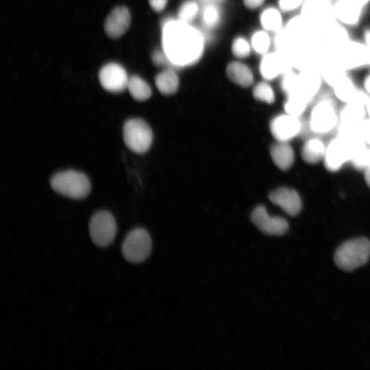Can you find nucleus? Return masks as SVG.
Returning a JSON list of instances; mask_svg holds the SVG:
<instances>
[{
    "label": "nucleus",
    "instance_id": "f257e3e1",
    "mask_svg": "<svg viewBox=\"0 0 370 370\" xmlns=\"http://www.w3.org/2000/svg\"><path fill=\"white\" fill-rule=\"evenodd\" d=\"M162 45L169 61L177 65L196 62L203 50L200 34L180 21H171L164 25Z\"/></svg>",
    "mask_w": 370,
    "mask_h": 370
},
{
    "label": "nucleus",
    "instance_id": "1a4fd4ad",
    "mask_svg": "<svg viewBox=\"0 0 370 370\" xmlns=\"http://www.w3.org/2000/svg\"><path fill=\"white\" fill-rule=\"evenodd\" d=\"M336 121V112L332 103L328 99H322L312 110L310 126L315 133L325 134L334 128Z\"/></svg>",
    "mask_w": 370,
    "mask_h": 370
},
{
    "label": "nucleus",
    "instance_id": "a878e982",
    "mask_svg": "<svg viewBox=\"0 0 370 370\" xmlns=\"http://www.w3.org/2000/svg\"><path fill=\"white\" fill-rule=\"evenodd\" d=\"M327 41L337 50L349 42L345 29L335 23L323 32Z\"/></svg>",
    "mask_w": 370,
    "mask_h": 370
},
{
    "label": "nucleus",
    "instance_id": "f03ea898",
    "mask_svg": "<svg viewBox=\"0 0 370 370\" xmlns=\"http://www.w3.org/2000/svg\"><path fill=\"white\" fill-rule=\"evenodd\" d=\"M370 258V241L355 238L342 243L334 253V262L343 271H351L365 264Z\"/></svg>",
    "mask_w": 370,
    "mask_h": 370
},
{
    "label": "nucleus",
    "instance_id": "9b49d317",
    "mask_svg": "<svg viewBox=\"0 0 370 370\" xmlns=\"http://www.w3.org/2000/svg\"><path fill=\"white\" fill-rule=\"evenodd\" d=\"M99 82L102 87L110 92H121L127 88L129 77L124 68L116 63H109L99 71Z\"/></svg>",
    "mask_w": 370,
    "mask_h": 370
},
{
    "label": "nucleus",
    "instance_id": "2f4dec72",
    "mask_svg": "<svg viewBox=\"0 0 370 370\" xmlns=\"http://www.w3.org/2000/svg\"><path fill=\"white\" fill-rule=\"evenodd\" d=\"M251 43L254 49L260 53L267 51L270 45V39L264 32H258L252 37Z\"/></svg>",
    "mask_w": 370,
    "mask_h": 370
},
{
    "label": "nucleus",
    "instance_id": "6e6552de",
    "mask_svg": "<svg viewBox=\"0 0 370 370\" xmlns=\"http://www.w3.org/2000/svg\"><path fill=\"white\" fill-rule=\"evenodd\" d=\"M336 58L345 69L370 64V48L356 42H348L337 50Z\"/></svg>",
    "mask_w": 370,
    "mask_h": 370
},
{
    "label": "nucleus",
    "instance_id": "c85d7f7f",
    "mask_svg": "<svg viewBox=\"0 0 370 370\" xmlns=\"http://www.w3.org/2000/svg\"><path fill=\"white\" fill-rule=\"evenodd\" d=\"M198 6L194 1H188L183 3L179 10V21L185 23L190 22L195 17Z\"/></svg>",
    "mask_w": 370,
    "mask_h": 370
},
{
    "label": "nucleus",
    "instance_id": "20e7f679",
    "mask_svg": "<svg viewBox=\"0 0 370 370\" xmlns=\"http://www.w3.org/2000/svg\"><path fill=\"white\" fill-rule=\"evenodd\" d=\"M151 245L149 233L143 228H135L125 236L121 247L122 254L131 263H140L149 257Z\"/></svg>",
    "mask_w": 370,
    "mask_h": 370
},
{
    "label": "nucleus",
    "instance_id": "9d476101",
    "mask_svg": "<svg viewBox=\"0 0 370 370\" xmlns=\"http://www.w3.org/2000/svg\"><path fill=\"white\" fill-rule=\"evenodd\" d=\"M251 219L262 233L268 235L282 236L288 230L285 219L270 216L264 206H258L253 210Z\"/></svg>",
    "mask_w": 370,
    "mask_h": 370
},
{
    "label": "nucleus",
    "instance_id": "6ab92c4d",
    "mask_svg": "<svg viewBox=\"0 0 370 370\" xmlns=\"http://www.w3.org/2000/svg\"><path fill=\"white\" fill-rule=\"evenodd\" d=\"M366 112L365 106L353 101L347 103L340 114L341 125L360 127Z\"/></svg>",
    "mask_w": 370,
    "mask_h": 370
},
{
    "label": "nucleus",
    "instance_id": "7c9ffc66",
    "mask_svg": "<svg viewBox=\"0 0 370 370\" xmlns=\"http://www.w3.org/2000/svg\"><path fill=\"white\" fill-rule=\"evenodd\" d=\"M282 88L287 95L297 91L298 75L291 70L283 73Z\"/></svg>",
    "mask_w": 370,
    "mask_h": 370
},
{
    "label": "nucleus",
    "instance_id": "72a5a7b5",
    "mask_svg": "<svg viewBox=\"0 0 370 370\" xmlns=\"http://www.w3.org/2000/svg\"><path fill=\"white\" fill-rule=\"evenodd\" d=\"M202 16L204 22L209 26L216 25L219 20L218 10L214 5H208L204 8Z\"/></svg>",
    "mask_w": 370,
    "mask_h": 370
},
{
    "label": "nucleus",
    "instance_id": "79ce46f5",
    "mask_svg": "<svg viewBox=\"0 0 370 370\" xmlns=\"http://www.w3.org/2000/svg\"><path fill=\"white\" fill-rule=\"evenodd\" d=\"M365 45L370 48V30H367L365 34Z\"/></svg>",
    "mask_w": 370,
    "mask_h": 370
},
{
    "label": "nucleus",
    "instance_id": "0eeeda50",
    "mask_svg": "<svg viewBox=\"0 0 370 370\" xmlns=\"http://www.w3.org/2000/svg\"><path fill=\"white\" fill-rule=\"evenodd\" d=\"M89 232L92 241L97 247L110 245L116 234V223L112 214L104 210L96 212L90 221Z\"/></svg>",
    "mask_w": 370,
    "mask_h": 370
},
{
    "label": "nucleus",
    "instance_id": "e433bc0d",
    "mask_svg": "<svg viewBox=\"0 0 370 370\" xmlns=\"http://www.w3.org/2000/svg\"><path fill=\"white\" fill-rule=\"evenodd\" d=\"M152 60L155 64L160 66L166 63V60H169L164 51H156L153 53Z\"/></svg>",
    "mask_w": 370,
    "mask_h": 370
},
{
    "label": "nucleus",
    "instance_id": "c03bdc74",
    "mask_svg": "<svg viewBox=\"0 0 370 370\" xmlns=\"http://www.w3.org/2000/svg\"><path fill=\"white\" fill-rule=\"evenodd\" d=\"M365 108H366V111L368 113L369 116L370 118V97L369 98V100H368V101H367V103L366 104Z\"/></svg>",
    "mask_w": 370,
    "mask_h": 370
},
{
    "label": "nucleus",
    "instance_id": "a211bd4d",
    "mask_svg": "<svg viewBox=\"0 0 370 370\" xmlns=\"http://www.w3.org/2000/svg\"><path fill=\"white\" fill-rule=\"evenodd\" d=\"M270 155L274 164L282 171L291 168L294 162L293 149L288 142L274 143L271 147Z\"/></svg>",
    "mask_w": 370,
    "mask_h": 370
},
{
    "label": "nucleus",
    "instance_id": "37998d69",
    "mask_svg": "<svg viewBox=\"0 0 370 370\" xmlns=\"http://www.w3.org/2000/svg\"><path fill=\"white\" fill-rule=\"evenodd\" d=\"M356 1L359 5H360L362 8L367 5L370 0H354Z\"/></svg>",
    "mask_w": 370,
    "mask_h": 370
},
{
    "label": "nucleus",
    "instance_id": "473e14b6",
    "mask_svg": "<svg viewBox=\"0 0 370 370\" xmlns=\"http://www.w3.org/2000/svg\"><path fill=\"white\" fill-rule=\"evenodd\" d=\"M232 50L234 55L238 58H245L250 53L249 45L243 38H238L234 41Z\"/></svg>",
    "mask_w": 370,
    "mask_h": 370
},
{
    "label": "nucleus",
    "instance_id": "4c0bfd02",
    "mask_svg": "<svg viewBox=\"0 0 370 370\" xmlns=\"http://www.w3.org/2000/svg\"><path fill=\"white\" fill-rule=\"evenodd\" d=\"M149 2L153 10L160 12L165 8L167 0H149Z\"/></svg>",
    "mask_w": 370,
    "mask_h": 370
},
{
    "label": "nucleus",
    "instance_id": "39448f33",
    "mask_svg": "<svg viewBox=\"0 0 370 370\" xmlns=\"http://www.w3.org/2000/svg\"><path fill=\"white\" fill-rule=\"evenodd\" d=\"M126 146L137 153L146 152L153 141V133L149 125L142 119H132L127 121L123 129Z\"/></svg>",
    "mask_w": 370,
    "mask_h": 370
},
{
    "label": "nucleus",
    "instance_id": "a18cd8bd",
    "mask_svg": "<svg viewBox=\"0 0 370 370\" xmlns=\"http://www.w3.org/2000/svg\"><path fill=\"white\" fill-rule=\"evenodd\" d=\"M370 65V64H369Z\"/></svg>",
    "mask_w": 370,
    "mask_h": 370
},
{
    "label": "nucleus",
    "instance_id": "2eb2a0df",
    "mask_svg": "<svg viewBox=\"0 0 370 370\" xmlns=\"http://www.w3.org/2000/svg\"><path fill=\"white\" fill-rule=\"evenodd\" d=\"M289 59L286 56L279 53H270L265 56L260 64V72L265 79H272L281 73L290 69Z\"/></svg>",
    "mask_w": 370,
    "mask_h": 370
},
{
    "label": "nucleus",
    "instance_id": "4468645a",
    "mask_svg": "<svg viewBox=\"0 0 370 370\" xmlns=\"http://www.w3.org/2000/svg\"><path fill=\"white\" fill-rule=\"evenodd\" d=\"M130 21L128 9L123 6L117 7L107 17L104 24L105 32L111 38H119L127 30Z\"/></svg>",
    "mask_w": 370,
    "mask_h": 370
},
{
    "label": "nucleus",
    "instance_id": "c9c22d12",
    "mask_svg": "<svg viewBox=\"0 0 370 370\" xmlns=\"http://www.w3.org/2000/svg\"><path fill=\"white\" fill-rule=\"evenodd\" d=\"M360 132L365 143L370 145V118L363 121L360 127Z\"/></svg>",
    "mask_w": 370,
    "mask_h": 370
},
{
    "label": "nucleus",
    "instance_id": "58836bf2",
    "mask_svg": "<svg viewBox=\"0 0 370 370\" xmlns=\"http://www.w3.org/2000/svg\"><path fill=\"white\" fill-rule=\"evenodd\" d=\"M264 0H243L244 4L249 9H255L260 7Z\"/></svg>",
    "mask_w": 370,
    "mask_h": 370
},
{
    "label": "nucleus",
    "instance_id": "c756f323",
    "mask_svg": "<svg viewBox=\"0 0 370 370\" xmlns=\"http://www.w3.org/2000/svg\"><path fill=\"white\" fill-rule=\"evenodd\" d=\"M351 162L359 169H366L370 165V149L366 145L359 149L352 157Z\"/></svg>",
    "mask_w": 370,
    "mask_h": 370
},
{
    "label": "nucleus",
    "instance_id": "f704fd0d",
    "mask_svg": "<svg viewBox=\"0 0 370 370\" xmlns=\"http://www.w3.org/2000/svg\"><path fill=\"white\" fill-rule=\"evenodd\" d=\"M304 0H280L279 5L284 11H291L297 8Z\"/></svg>",
    "mask_w": 370,
    "mask_h": 370
},
{
    "label": "nucleus",
    "instance_id": "ddd939ff",
    "mask_svg": "<svg viewBox=\"0 0 370 370\" xmlns=\"http://www.w3.org/2000/svg\"><path fill=\"white\" fill-rule=\"evenodd\" d=\"M269 199L291 216L297 215L301 210L302 204L299 194L289 188L283 187L273 190L269 195Z\"/></svg>",
    "mask_w": 370,
    "mask_h": 370
},
{
    "label": "nucleus",
    "instance_id": "f3484780",
    "mask_svg": "<svg viewBox=\"0 0 370 370\" xmlns=\"http://www.w3.org/2000/svg\"><path fill=\"white\" fill-rule=\"evenodd\" d=\"M362 8L354 0H338L334 6L336 18L349 25L358 22Z\"/></svg>",
    "mask_w": 370,
    "mask_h": 370
},
{
    "label": "nucleus",
    "instance_id": "a19ab883",
    "mask_svg": "<svg viewBox=\"0 0 370 370\" xmlns=\"http://www.w3.org/2000/svg\"><path fill=\"white\" fill-rule=\"evenodd\" d=\"M365 179L367 185L370 187V166L365 169Z\"/></svg>",
    "mask_w": 370,
    "mask_h": 370
},
{
    "label": "nucleus",
    "instance_id": "f8f14e48",
    "mask_svg": "<svg viewBox=\"0 0 370 370\" xmlns=\"http://www.w3.org/2000/svg\"><path fill=\"white\" fill-rule=\"evenodd\" d=\"M270 130L278 141L288 142L299 134L301 123L299 117L285 113L273 119Z\"/></svg>",
    "mask_w": 370,
    "mask_h": 370
},
{
    "label": "nucleus",
    "instance_id": "393cba45",
    "mask_svg": "<svg viewBox=\"0 0 370 370\" xmlns=\"http://www.w3.org/2000/svg\"><path fill=\"white\" fill-rule=\"evenodd\" d=\"M332 87L336 96L345 103L352 101L358 90L352 81L346 75Z\"/></svg>",
    "mask_w": 370,
    "mask_h": 370
},
{
    "label": "nucleus",
    "instance_id": "dca6fc26",
    "mask_svg": "<svg viewBox=\"0 0 370 370\" xmlns=\"http://www.w3.org/2000/svg\"><path fill=\"white\" fill-rule=\"evenodd\" d=\"M321 75L314 69H304L298 74L297 91L311 99L318 92L321 84Z\"/></svg>",
    "mask_w": 370,
    "mask_h": 370
},
{
    "label": "nucleus",
    "instance_id": "aec40b11",
    "mask_svg": "<svg viewBox=\"0 0 370 370\" xmlns=\"http://www.w3.org/2000/svg\"><path fill=\"white\" fill-rule=\"evenodd\" d=\"M226 74L230 80L243 87L250 86L254 80L249 69L246 65L237 62H231L227 65Z\"/></svg>",
    "mask_w": 370,
    "mask_h": 370
},
{
    "label": "nucleus",
    "instance_id": "5701e85b",
    "mask_svg": "<svg viewBox=\"0 0 370 370\" xmlns=\"http://www.w3.org/2000/svg\"><path fill=\"white\" fill-rule=\"evenodd\" d=\"M127 88L132 97L137 101H145L151 95L149 84L138 76L129 77Z\"/></svg>",
    "mask_w": 370,
    "mask_h": 370
},
{
    "label": "nucleus",
    "instance_id": "cd10ccee",
    "mask_svg": "<svg viewBox=\"0 0 370 370\" xmlns=\"http://www.w3.org/2000/svg\"><path fill=\"white\" fill-rule=\"evenodd\" d=\"M254 97L256 99L271 103L275 100L272 88L266 82H260L254 88Z\"/></svg>",
    "mask_w": 370,
    "mask_h": 370
},
{
    "label": "nucleus",
    "instance_id": "bb28decb",
    "mask_svg": "<svg viewBox=\"0 0 370 370\" xmlns=\"http://www.w3.org/2000/svg\"><path fill=\"white\" fill-rule=\"evenodd\" d=\"M262 25L270 31H278L282 25V17L278 10L269 8L264 10L260 17Z\"/></svg>",
    "mask_w": 370,
    "mask_h": 370
},
{
    "label": "nucleus",
    "instance_id": "412c9836",
    "mask_svg": "<svg viewBox=\"0 0 370 370\" xmlns=\"http://www.w3.org/2000/svg\"><path fill=\"white\" fill-rule=\"evenodd\" d=\"M326 147L317 138H312L306 140L301 149L303 160L308 163L314 164L323 159Z\"/></svg>",
    "mask_w": 370,
    "mask_h": 370
},
{
    "label": "nucleus",
    "instance_id": "423d86ee",
    "mask_svg": "<svg viewBox=\"0 0 370 370\" xmlns=\"http://www.w3.org/2000/svg\"><path fill=\"white\" fill-rule=\"evenodd\" d=\"M301 16L319 32L326 30L336 18L334 6L328 0H306Z\"/></svg>",
    "mask_w": 370,
    "mask_h": 370
},
{
    "label": "nucleus",
    "instance_id": "b1692460",
    "mask_svg": "<svg viewBox=\"0 0 370 370\" xmlns=\"http://www.w3.org/2000/svg\"><path fill=\"white\" fill-rule=\"evenodd\" d=\"M309 101L299 92L288 95L284 103L286 113L299 117L304 112Z\"/></svg>",
    "mask_w": 370,
    "mask_h": 370
},
{
    "label": "nucleus",
    "instance_id": "ea45409f",
    "mask_svg": "<svg viewBox=\"0 0 370 370\" xmlns=\"http://www.w3.org/2000/svg\"><path fill=\"white\" fill-rule=\"evenodd\" d=\"M364 86L366 92L370 95V75H369L365 80Z\"/></svg>",
    "mask_w": 370,
    "mask_h": 370
},
{
    "label": "nucleus",
    "instance_id": "4be33fe9",
    "mask_svg": "<svg viewBox=\"0 0 370 370\" xmlns=\"http://www.w3.org/2000/svg\"><path fill=\"white\" fill-rule=\"evenodd\" d=\"M155 82L158 90L164 95L175 93L179 86L177 75L170 69L164 70L158 74Z\"/></svg>",
    "mask_w": 370,
    "mask_h": 370
},
{
    "label": "nucleus",
    "instance_id": "7ed1b4c3",
    "mask_svg": "<svg viewBox=\"0 0 370 370\" xmlns=\"http://www.w3.org/2000/svg\"><path fill=\"white\" fill-rule=\"evenodd\" d=\"M54 191L73 199H83L90 190V182L83 173L68 170L55 174L50 181Z\"/></svg>",
    "mask_w": 370,
    "mask_h": 370
}]
</instances>
